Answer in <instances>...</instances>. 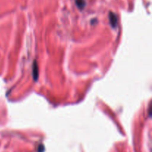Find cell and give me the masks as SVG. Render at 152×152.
<instances>
[{"label": "cell", "instance_id": "1", "mask_svg": "<svg viewBox=\"0 0 152 152\" xmlns=\"http://www.w3.org/2000/svg\"><path fill=\"white\" fill-rule=\"evenodd\" d=\"M108 16H109L110 24H111V25L112 26V28H115L117 26V22H118V21H117V15H116L114 13H113V12H110Z\"/></svg>", "mask_w": 152, "mask_h": 152}, {"label": "cell", "instance_id": "2", "mask_svg": "<svg viewBox=\"0 0 152 152\" xmlns=\"http://www.w3.org/2000/svg\"><path fill=\"white\" fill-rule=\"evenodd\" d=\"M39 71H38V65H37V61H34L33 62V78L34 79L35 81H37L38 79Z\"/></svg>", "mask_w": 152, "mask_h": 152}, {"label": "cell", "instance_id": "3", "mask_svg": "<svg viewBox=\"0 0 152 152\" xmlns=\"http://www.w3.org/2000/svg\"><path fill=\"white\" fill-rule=\"evenodd\" d=\"M76 4L78 7L79 9L83 10L86 5V0H76Z\"/></svg>", "mask_w": 152, "mask_h": 152}, {"label": "cell", "instance_id": "4", "mask_svg": "<svg viewBox=\"0 0 152 152\" xmlns=\"http://www.w3.org/2000/svg\"><path fill=\"white\" fill-rule=\"evenodd\" d=\"M45 151V148L43 145H40L38 148V152H43Z\"/></svg>", "mask_w": 152, "mask_h": 152}]
</instances>
